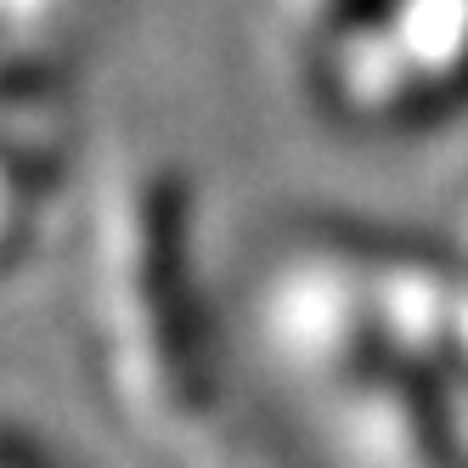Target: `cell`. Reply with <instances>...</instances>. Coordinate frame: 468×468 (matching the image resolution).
<instances>
[{"label": "cell", "instance_id": "obj_1", "mask_svg": "<svg viewBox=\"0 0 468 468\" xmlns=\"http://www.w3.org/2000/svg\"><path fill=\"white\" fill-rule=\"evenodd\" d=\"M90 339L142 441L186 452L209 429L215 373L186 265V197L153 164H130L108 181L96 215Z\"/></svg>", "mask_w": 468, "mask_h": 468}]
</instances>
